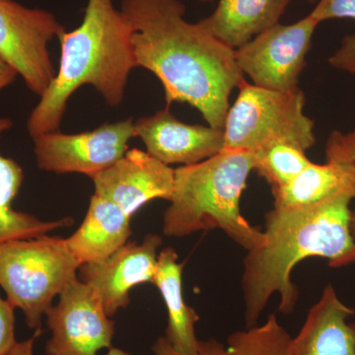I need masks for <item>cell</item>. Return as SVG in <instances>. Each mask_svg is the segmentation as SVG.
I'll return each mask as SVG.
<instances>
[{"label":"cell","mask_w":355,"mask_h":355,"mask_svg":"<svg viewBox=\"0 0 355 355\" xmlns=\"http://www.w3.org/2000/svg\"><path fill=\"white\" fill-rule=\"evenodd\" d=\"M162 238L149 234L141 243L123 245L106 260L79 268V279L95 289L110 318L130 304V292L140 284H153Z\"/></svg>","instance_id":"cell-11"},{"label":"cell","mask_w":355,"mask_h":355,"mask_svg":"<svg viewBox=\"0 0 355 355\" xmlns=\"http://www.w3.org/2000/svg\"><path fill=\"white\" fill-rule=\"evenodd\" d=\"M130 218L118 205L94 193L83 223L67 238L79 265L106 260L127 244L132 235Z\"/></svg>","instance_id":"cell-15"},{"label":"cell","mask_w":355,"mask_h":355,"mask_svg":"<svg viewBox=\"0 0 355 355\" xmlns=\"http://www.w3.org/2000/svg\"><path fill=\"white\" fill-rule=\"evenodd\" d=\"M42 329L35 331L34 335L22 342H17L11 352L7 355H34V345L37 338L41 336Z\"/></svg>","instance_id":"cell-28"},{"label":"cell","mask_w":355,"mask_h":355,"mask_svg":"<svg viewBox=\"0 0 355 355\" xmlns=\"http://www.w3.org/2000/svg\"><path fill=\"white\" fill-rule=\"evenodd\" d=\"M200 2H205V3H209V2L214 1V0H198Z\"/></svg>","instance_id":"cell-31"},{"label":"cell","mask_w":355,"mask_h":355,"mask_svg":"<svg viewBox=\"0 0 355 355\" xmlns=\"http://www.w3.org/2000/svg\"><path fill=\"white\" fill-rule=\"evenodd\" d=\"M253 170V153L232 149L176 168L170 205L163 216L164 235L182 238L220 229L246 251L261 246L266 241L263 231L252 226L240 209Z\"/></svg>","instance_id":"cell-4"},{"label":"cell","mask_w":355,"mask_h":355,"mask_svg":"<svg viewBox=\"0 0 355 355\" xmlns=\"http://www.w3.org/2000/svg\"><path fill=\"white\" fill-rule=\"evenodd\" d=\"M293 0H218L216 10L198 24L232 50L279 24Z\"/></svg>","instance_id":"cell-16"},{"label":"cell","mask_w":355,"mask_h":355,"mask_svg":"<svg viewBox=\"0 0 355 355\" xmlns=\"http://www.w3.org/2000/svg\"><path fill=\"white\" fill-rule=\"evenodd\" d=\"M120 10L132 27L135 67L161 81L167 106L186 103L223 128L230 96L245 80L235 51L184 19L181 0H121Z\"/></svg>","instance_id":"cell-1"},{"label":"cell","mask_w":355,"mask_h":355,"mask_svg":"<svg viewBox=\"0 0 355 355\" xmlns=\"http://www.w3.org/2000/svg\"><path fill=\"white\" fill-rule=\"evenodd\" d=\"M104 355H132L128 354V352H125V350L116 349V347H112L111 349H109V352H107L106 354Z\"/></svg>","instance_id":"cell-30"},{"label":"cell","mask_w":355,"mask_h":355,"mask_svg":"<svg viewBox=\"0 0 355 355\" xmlns=\"http://www.w3.org/2000/svg\"><path fill=\"white\" fill-rule=\"evenodd\" d=\"M310 15L320 23L338 18L355 20V0H318Z\"/></svg>","instance_id":"cell-23"},{"label":"cell","mask_w":355,"mask_h":355,"mask_svg":"<svg viewBox=\"0 0 355 355\" xmlns=\"http://www.w3.org/2000/svg\"><path fill=\"white\" fill-rule=\"evenodd\" d=\"M350 230H352V235L354 237V244L352 249L347 252V254H343L338 260L330 261L329 266L331 268H338L343 266L352 265L355 263V212H352V221H350Z\"/></svg>","instance_id":"cell-27"},{"label":"cell","mask_w":355,"mask_h":355,"mask_svg":"<svg viewBox=\"0 0 355 355\" xmlns=\"http://www.w3.org/2000/svg\"><path fill=\"white\" fill-rule=\"evenodd\" d=\"M308 2H310V3H315V2L318 1V0H307Z\"/></svg>","instance_id":"cell-32"},{"label":"cell","mask_w":355,"mask_h":355,"mask_svg":"<svg viewBox=\"0 0 355 355\" xmlns=\"http://www.w3.org/2000/svg\"><path fill=\"white\" fill-rule=\"evenodd\" d=\"M65 32L53 13L0 0V58L22 77L34 94H44L55 77L49 44Z\"/></svg>","instance_id":"cell-7"},{"label":"cell","mask_w":355,"mask_h":355,"mask_svg":"<svg viewBox=\"0 0 355 355\" xmlns=\"http://www.w3.org/2000/svg\"><path fill=\"white\" fill-rule=\"evenodd\" d=\"M328 62L334 69L355 77V35L345 36L340 48L329 58Z\"/></svg>","instance_id":"cell-26"},{"label":"cell","mask_w":355,"mask_h":355,"mask_svg":"<svg viewBox=\"0 0 355 355\" xmlns=\"http://www.w3.org/2000/svg\"><path fill=\"white\" fill-rule=\"evenodd\" d=\"M319 24L308 14L292 24L272 26L235 50L238 69L258 87L282 92L298 88Z\"/></svg>","instance_id":"cell-8"},{"label":"cell","mask_w":355,"mask_h":355,"mask_svg":"<svg viewBox=\"0 0 355 355\" xmlns=\"http://www.w3.org/2000/svg\"><path fill=\"white\" fill-rule=\"evenodd\" d=\"M173 248L159 253L153 284L157 287L167 308L168 324L165 338L178 352L196 355L198 340L196 324L200 316L193 308L184 302L183 292V263Z\"/></svg>","instance_id":"cell-17"},{"label":"cell","mask_w":355,"mask_h":355,"mask_svg":"<svg viewBox=\"0 0 355 355\" xmlns=\"http://www.w3.org/2000/svg\"><path fill=\"white\" fill-rule=\"evenodd\" d=\"M132 30L113 0H88L80 26L64 32L60 67L28 119L30 137L57 132L67 101L81 86H93L110 106L123 102L135 67Z\"/></svg>","instance_id":"cell-3"},{"label":"cell","mask_w":355,"mask_h":355,"mask_svg":"<svg viewBox=\"0 0 355 355\" xmlns=\"http://www.w3.org/2000/svg\"><path fill=\"white\" fill-rule=\"evenodd\" d=\"M154 355H187L178 352L165 336L159 338L153 347ZM196 355H225V345L216 338L200 340Z\"/></svg>","instance_id":"cell-25"},{"label":"cell","mask_w":355,"mask_h":355,"mask_svg":"<svg viewBox=\"0 0 355 355\" xmlns=\"http://www.w3.org/2000/svg\"><path fill=\"white\" fill-rule=\"evenodd\" d=\"M254 170L272 186V191L291 183L311 161L296 144L275 141L253 151Z\"/></svg>","instance_id":"cell-20"},{"label":"cell","mask_w":355,"mask_h":355,"mask_svg":"<svg viewBox=\"0 0 355 355\" xmlns=\"http://www.w3.org/2000/svg\"><path fill=\"white\" fill-rule=\"evenodd\" d=\"M291 342L288 331L270 315L263 324L231 334L225 355H291Z\"/></svg>","instance_id":"cell-21"},{"label":"cell","mask_w":355,"mask_h":355,"mask_svg":"<svg viewBox=\"0 0 355 355\" xmlns=\"http://www.w3.org/2000/svg\"><path fill=\"white\" fill-rule=\"evenodd\" d=\"M44 316L51 331L46 355H98L112 347L114 322L99 294L78 277L62 289Z\"/></svg>","instance_id":"cell-9"},{"label":"cell","mask_w":355,"mask_h":355,"mask_svg":"<svg viewBox=\"0 0 355 355\" xmlns=\"http://www.w3.org/2000/svg\"><path fill=\"white\" fill-rule=\"evenodd\" d=\"M327 161L355 166V130L349 132L335 130L326 144Z\"/></svg>","instance_id":"cell-22"},{"label":"cell","mask_w":355,"mask_h":355,"mask_svg":"<svg viewBox=\"0 0 355 355\" xmlns=\"http://www.w3.org/2000/svg\"><path fill=\"white\" fill-rule=\"evenodd\" d=\"M354 315L329 284L292 338L291 355H355V322L349 321Z\"/></svg>","instance_id":"cell-14"},{"label":"cell","mask_w":355,"mask_h":355,"mask_svg":"<svg viewBox=\"0 0 355 355\" xmlns=\"http://www.w3.org/2000/svg\"><path fill=\"white\" fill-rule=\"evenodd\" d=\"M275 207H305L350 196L355 198V166L311 162L291 183L272 191Z\"/></svg>","instance_id":"cell-19"},{"label":"cell","mask_w":355,"mask_h":355,"mask_svg":"<svg viewBox=\"0 0 355 355\" xmlns=\"http://www.w3.org/2000/svg\"><path fill=\"white\" fill-rule=\"evenodd\" d=\"M14 306L0 295V355H7L17 343Z\"/></svg>","instance_id":"cell-24"},{"label":"cell","mask_w":355,"mask_h":355,"mask_svg":"<svg viewBox=\"0 0 355 355\" xmlns=\"http://www.w3.org/2000/svg\"><path fill=\"white\" fill-rule=\"evenodd\" d=\"M91 180L96 195L108 198L132 217L151 200H170L175 169L150 154L133 148Z\"/></svg>","instance_id":"cell-12"},{"label":"cell","mask_w":355,"mask_h":355,"mask_svg":"<svg viewBox=\"0 0 355 355\" xmlns=\"http://www.w3.org/2000/svg\"><path fill=\"white\" fill-rule=\"evenodd\" d=\"M352 200L350 196H340L305 207H275L266 214V241L247 251L243 261L245 329L259 324L275 294L280 297V313L293 312L299 292L291 275L300 261L320 257L330 263L352 249Z\"/></svg>","instance_id":"cell-2"},{"label":"cell","mask_w":355,"mask_h":355,"mask_svg":"<svg viewBox=\"0 0 355 355\" xmlns=\"http://www.w3.org/2000/svg\"><path fill=\"white\" fill-rule=\"evenodd\" d=\"M79 268L64 238L46 234L0 244V287L33 330L42 329L53 299L78 277Z\"/></svg>","instance_id":"cell-5"},{"label":"cell","mask_w":355,"mask_h":355,"mask_svg":"<svg viewBox=\"0 0 355 355\" xmlns=\"http://www.w3.org/2000/svg\"><path fill=\"white\" fill-rule=\"evenodd\" d=\"M135 135L141 139L146 153L164 164H197L224 148L223 128L189 125L178 120L166 108L135 123Z\"/></svg>","instance_id":"cell-13"},{"label":"cell","mask_w":355,"mask_h":355,"mask_svg":"<svg viewBox=\"0 0 355 355\" xmlns=\"http://www.w3.org/2000/svg\"><path fill=\"white\" fill-rule=\"evenodd\" d=\"M224 123V148L250 153L275 141L296 144L307 151L316 142L314 121L304 114L300 88L282 91L243 80Z\"/></svg>","instance_id":"cell-6"},{"label":"cell","mask_w":355,"mask_h":355,"mask_svg":"<svg viewBox=\"0 0 355 355\" xmlns=\"http://www.w3.org/2000/svg\"><path fill=\"white\" fill-rule=\"evenodd\" d=\"M18 73L3 58H0V91L8 87L17 78Z\"/></svg>","instance_id":"cell-29"},{"label":"cell","mask_w":355,"mask_h":355,"mask_svg":"<svg viewBox=\"0 0 355 355\" xmlns=\"http://www.w3.org/2000/svg\"><path fill=\"white\" fill-rule=\"evenodd\" d=\"M12 128V121L0 118V137ZM24 181L22 167L15 160L0 154V244L10 240L30 239L49 234L58 228L73 225L70 217L46 221L13 209V202Z\"/></svg>","instance_id":"cell-18"},{"label":"cell","mask_w":355,"mask_h":355,"mask_svg":"<svg viewBox=\"0 0 355 355\" xmlns=\"http://www.w3.org/2000/svg\"><path fill=\"white\" fill-rule=\"evenodd\" d=\"M133 137H137L135 123L130 119L76 135L58 130L42 133L33 140L40 169L57 174L78 173L91 178L120 160Z\"/></svg>","instance_id":"cell-10"}]
</instances>
